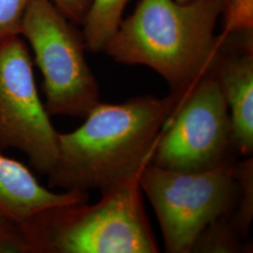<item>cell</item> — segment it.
<instances>
[{
	"mask_svg": "<svg viewBox=\"0 0 253 253\" xmlns=\"http://www.w3.org/2000/svg\"><path fill=\"white\" fill-rule=\"evenodd\" d=\"M189 92L97 103L81 126L58 133L56 161L47 175L49 187L102 191L140 173L151 162L163 127Z\"/></svg>",
	"mask_w": 253,
	"mask_h": 253,
	"instance_id": "6da1fadb",
	"label": "cell"
},
{
	"mask_svg": "<svg viewBox=\"0 0 253 253\" xmlns=\"http://www.w3.org/2000/svg\"><path fill=\"white\" fill-rule=\"evenodd\" d=\"M223 8V0H141L104 53L119 63L146 66L172 92L187 93L217 63L224 39L215 28Z\"/></svg>",
	"mask_w": 253,
	"mask_h": 253,
	"instance_id": "7a4b0ae2",
	"label": "cell"
},
{
	"mask_svg": "<svg viewBox=\"0 0 253 253\" xmlns=\"http://www.w3.org/2000/svg\"><path fill=\"white\" fill-rule=\"evenodd\" d=\"M141 172L100 191L94 205L45 211L24 235L27 253H159L143 205Z\"/></svg>",
	"mask_w": 253,
	"mask_h": 253,
	"instance_id": "3957f363",
	"label": "cell"
},
{
	"mask_svg": "<svg viewBox=\"0 0 253 253\" xmlns=\"http://www.w3.org/2000/svg\"><path fill=\"white\" fill-rule=\"evenodd\" d=\"M235 159L199 172H179L148 163L140 186L153 207L169 253H191L206 228L232 217L238 196Z\"/></svg>",
	"mask_w": 253,
	"mask_h": 253,
	"instance_id": "277c9868",
	"label": "cell"
},
{
	"mask_svg": "<svg viewBox=\"0 0 253 253\" xmlns=\"http://www.w3.org/2000/svg\"><path fill=\"white\" fill-rule=\"evenodd\" d=\"M20 36L42 75L49 116L84 118L100 102V88L85 57L82 31L49 0H33Z\"/></svg>",
	"mask_w": 253,
	"mask_h": 253,
	"instance_id": "5b68a950",
	"label": "cell"
},
{
	"mask_svg": "<svg viewBox=\"0 0 253 253\" xmlns=\"http://www.w3.org/2000/svg\"><path fill=\"white\" fill-rule=\"evenodd\" d=\"M236 153L229 107L212 70L195 84L163 127L150 163L199 172L234 160Z\"/></svg>",
	"mask_w": 253,
	"mask_h": 253,
	"instance_id": "8992f818",
	"label": "cell"
},
{
	"mask_svg": "<svg viewBox=\"0 0 253 253\" xmlns=\"http://www.w3.org/2000/svg\"><path fill=\"white\" fill-rule=\"evenodd\" d=\"M58 133L40 98L33 61L18 36L0 42V148L25 154L30 165L48 175L58 149Z\"/></svg>",
	"mask_w": 253,
	"mask_h": 253,
	"instance_id": "52a82bcc",
	"label": "cell"
},
{
	"mask_svg": "<svg viewBox=\"0 0 253 253\" xmlns=\"http://www.w3.org/2000/svg\"><path fill=\"white\" fill-rule=\"evenodd\" d=\"M88 200L86 191L47 189L25 164L0 154V216L17 227L23 238L47 210Z\"/></svg>",
	"mask_w": 253,
	"mask_h": 253,
	"instance_id": "ba28073f",
	"label": "cell"
},
{
	"mask_svg": "<svg viewBox=\"0 0 253 253\" xmlns=\"http://www.w3.org/2000/svg\"><path fill=\"white\" fill-rule=\"evenodd\" d=\"M240 45L235 53L227 54L222 44L213 71L229 107L235 150L250 157L253 152V40Z\"/></svg>",
	"mask_w": 253,
	"mask_h": 253,
	"instance_id": "9c48e42d",
	"label": "cell"
},
{
	"mask_svg": "<svg viewBox=\"0 0 253 253\" xmlns=\"http://www.w3.org/2000/svg\"><path fill=\"white\" fill-rule=\"evenodd\" d=\"M128 1L91 0L81 24L86 50L95 54L104 52L123 20L122 15Z\"/></svg>",
	"mask_w": 253,
	"mask_h": 253,
	"instance_id": "30bf717a",
	"label": "cell"
},
{
	"mask_svg": "<svg viewBox=\"0 0 253 253\" xmlns=\"http://www.w3.org/2000/svg\"><path fill=\"white\" fill-rule=\"evenodd\" d=\"M244 239L231 221V217L210 224L200 235L192 253H241Z\"/></svg>",
	"mask_w": 253,
	"mask_h": 253,
	"instance_id": "8fae6325",
	"label": "cell"
},
{
	"mask_svg": "<svg viewBox=\"0 0 253 253\" xmlns=\"http://www.w3.org/2000/svg\"><path fill=\"white\" fill-rule=\"evenodd\" d=\"M253 159L236 163L235 176L239 184V196L231 221L240 235L246 238L253 220Z\"/></svg>",
	"mask_w": 253,
	"mask_h": 253,
	"instance_id": "7c38bea8",
	"label": "cell"
},
{
	"mask_svg": "<svg viewBox=\"0 0 253 253\" xmlns=\"http://www.w3.org/2000/svg\"><path fill=\"white\" fill-rule=\"evenodd\" d=\"M33 0H0V42L20 35L23 21Z\"/></svg>",
	"mask_w": 253,
	"mask_h": 253,
	"instance_id": "4fadbf2b",
	"label": "cell"
},
{
	"mask_svg": "<svg viewBox=\"0 0 253 253\" xmlns=\"http://www.w3.org/2000/svg\"><path fill=\"white\" fill-rule=\"evenodd\" d=\"M24 252L26 245L18 228L0 216V252Z\"/></svg>",
	"mask_w": 253,
	"mask_h": 253,
	"instance_id": "5bb4252c",
	"label": "cell"
},
{
	"mask_svg": "<svg viewBox=\"0 0 253 253\" xmlns=\"http://www.w3.org/2000/svg\"><path fill=\"white\" fill-rule=\"evenodd\" d=\"M74 24H82L91 0H49Z\"/></svg>",
	"mask_w": 253,
	"mask_h": 253,
	"instance_id": "9a60e30c",
	"label": "cell"
},
{
	"mask_svg": "<svg viewBox=\"0 0 253 253\" xmlns=\"http://www.w3.org/2000/svg\"><path fill=\"white\" fill-rule=\"evenodd\" d=\"M177 2H181V3H184V2H188V1H190V0H176Z\"/></svg>",
	"mask_w": 253,
	"mask_h": 253,
	"instance_id": "2e32d148",
	"label": "cell"
}]
</instances>
